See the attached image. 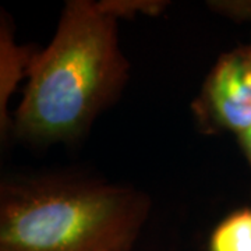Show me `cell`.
Wrapping results in <instances>:
<instances>
[{
	"label": "cell",
	"mask_w": 251,
	"mask_h": 251,
	"mask_svg": "<svg viewBox=\"0 0 251 251\" xmlns=\"http://www.w3.org/2000/svg\"><path fill=\"white\" fill-rule=\"evenodd\" d=\"M16 134L34 144L73 141L119 97L128 77L117 17L103 1L70 0L53 39L28 67Z\"/></svg>",
	"instance_id": "cell-1"
},
{
	"label": "cell",
	"mask_w": 251,
	"mask_h": 251,
	"mask_svg": "<svg viewBox=\"0 0 251 251\" xmlns=\"http://www.w3.org/2000/svg\"><path fill=\"white\" fill-rule=\"evenodd\" d=\"M151 209L131 187L73 179L4 184L0 251H131Z\"/></svg>",
	"instance_id": "cell-2"
},
{
	"label": "cell",
	"mask_w": 251,
	"mask_h": 251,
	"mask_svg": "<svg viewBox=\"0 0 251 251\" xmlns=\"http://www.w3.org/2000/svg\"><path fill=\"white\" fill-rule=\"evenodd\" d=\"M205 133L240 135L251 127V44L221 54L193 103Z\"/></svg>",
	"instance_id": "cell-3"
},
{
	"label": "cell",
	"mask_w": 251,
	"mask_h": 251,
	"mask_svg": "<svg viewBox=\"0 0 251 251\" xmlns=\"http://www.w3.org/2000/svg\"><path fill=\"white\" fill-rule=\"evenodd\" d=\"M208 251H251V209L226 216L209 237Z\"/></svg>",
	"instance_id": "cell-4"
},
{
	"label": "cell",
	"mask_w": 251,
	"mask_h": 251,
	"mask_svg": "<svg viewBox=\"0 0 251 251\" xmlns=\"http://www.w3.org/2000/svg\"><path fill=\"white\" fill-rule=\"evenodd\" d=\"M34 53L13 44L6 27L1 28V116L4 117V105L21 75L27 74ZM3 120V119H1Z\"/></svg>",
	"instance_id": "cell-5"
},
{
	"label": "cell",
	"mask_w": 251,
	"mask_h": 251,
	"mask_svg": "<svg viewBox=\"0 0 251 251\" xmlns=\"http://www.w3.org/2000/svg\"><path fill=\"white\" fill-rule=\"evenodd\" d=\"M206 6L237 23H251V0H212Z\"/></svg>",
	"instance_id": "cell-6"
},
{
	"label": "cell",
	"mask_w": 251,
	"mask_h": 251,
	"mask_svg": "<svg viewBox=\"0 0 251 251\" xmlns=\"http://www.w3.org/2000/svg\"><path fill=\"white\" fill-rule=\"evenodd\" d=\"M103 4L106 9L110 10L117 18L119 17H128V14H137L145 13V14H158L166 3L163 1H117V0H105Z\"/></svg>",
	"instance_id": "cell-7"
},
{
	"label": "cell",
	"mask_w": 251,
	"mask_h": 251,
	"mask_svg": "<svg viewBox=\"0 0 251 251\" xmlns=\"http://www.w3.org/2000/svg\"><path fill=\"white\" fill-rule=\"evenodd\" d=\"M237 138H239V145H240L243 153H244V156L247 159V163H249V168H250L251 172V127L240 135H237Z\"/></svg>",
	"instance_id": "cell-8"
}]
</instances>
